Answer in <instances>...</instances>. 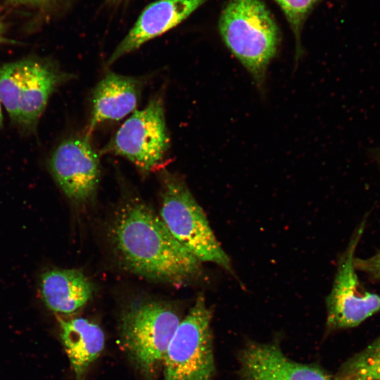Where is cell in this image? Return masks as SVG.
Segmentation results:
<instances>
[{
	"label": "cell",
	"mask_w": 380,
	"mask_h": 380,
	"mask_svg": "<svg viewBox=\"0 0 380 380\" xmlns=\"http://www.w3.org/2000/svg\"><path fill=\"white\" fill-rule=\"evenodd\" d=\"M1 30H2V27H1V25L0 23V35H1Z\"/></svg>",
	"instance_id": "21"
},
{
	"label": "cell",
	"mask_w": 380,
	"mask_h": 380,
	"mask_svg": "<svg viewBox=\"0 0 380 380\" xmlns=\"http://www.w3.org/2000/svg\"><path fill=\"white\" fill-rule=\"evenodd\" d=\"M354 266L356 270L366 274L370 279L380 281V251L367 258L355 257Z\"/></svg>",
	"instance_id": "17"
},
{
	"label": "cell",
	"mask_w": 380,
	"mask_h": 380,
	"mask_svg": "<svg viewBox=\"0 0 380 380\" xmlns=\"http://www.w3.org/2000/svg\"><path fill=\"white\" fill-rule=\"evenodd\" d=\"M181 319L172 305L152 300H134L121 312V346L146 380H153L162 367L167 346Z\"/></svg>",
	"instance_id": "3"
},
{
	"label": "cell",
	"mask_w": 380,
	"mask_h": 380,
	"mask_svg": "<svg viewBox=\"0 0 380 380\" xmlns=\"http://www.w3.org/2000/svg\"><path fill=\"white\" fill-rule=\"evenodd\" d=\"M320 0H275L283 11L293 33L296 60L302 54L301 32L308 16Z\"/></svg>",
	"instance_id": "16"
},
{
	"label": "cell",
	"mask_w": 380,
	"mask_h": 380,
	"mask_svg": "<svg viewBox=\"0 0 380 380\" xmlns=\"http://www.w3.org/2000/svg\"><path fill=\"white\" fill-rule=\"evenodd\" d=\"M51 172L57 184L70 199L84 203L93 198L100 179L99 155L89 137L63 141L49 160Z\"/></svg>",
	"instance_id": "8"
},
{
	"label": "cell",
	"mask_w": 380,
	"mask_h": 380,
	"mask_svg": "<svg viewBox=\"0 0 380 380\" xmlns=\"http://www.w3.org/2000/svg\"><path fill=\"white\" fill-rule=\"evenodd\" d=\"M366 223L365 217L339 258L332 288L326 299L328 331L357 327L380 312V295L362 286L354 266L355 251Z\"/></svg>",
	"instance_id": "7"
},
{
	"label": "cell",
	"mask_w": 380,
	"mask_h": 380,
	"mask_svg": "<svg viewBox=\"0 0 380 380\" xmlns=\"http://www.w3.org/2000/svg\"><path fill=\"white\" fill-rule=\"evenodd\" d=\"M53 0H11L13 3L18 5L39 6L50 3Z\"/></svg>",
	"instance_id": "18"
},
{
	"label": "cell",
	"mask_w": 380,
	"mask_h": 380,
	"mask_svg": "<svg viewBox=\"0 0 380 380\" xmlns=\"http://www.w3.org/2000/svg\"><path fill=\"white\" fill-rule=\"evenodd\" d=\"M212 311L198 296L181 319L165 351L164 380H213L215 373Z\"/></svg>",
	"instance_id": "5"
},
{
	"label": "cell",
	"mask_w": 380,
	"mask_h": 380,
	"mask_svg": "<svg viewBox=\"0 0 380 380\" xmlns=\"http://www.w3.org/2000/svg\"><path fill=\"white\" fill-rule=\"evenodd\" d=\"M160 217L172 235L201 262L233 273L231 260L184 181L167 171L162 175Z\"/></svg>",
	"instance_id": "4"
},
{
	"label": "cell",
	"mask_w": 380,
	"mask_h": 380,
	"mask_svg": "<svg viewBox=\"0 0 380 380\" xmlns=\"http://www.w3.org/2000/svg\"><path fill=\"white\" fill-rule=\"evenodd\" d=\"M372 159L380 167V146L372 150L371 153Z\"/></svg>",
	"instance_id": "19"
},
{
	"label": "cell",
	"mask_w": 380,
	"mask_h": 380,
	"mask_svg": "<svg viewBox=\"0 0 380 380\" xmlns=\"http://www.w3.org/2000/svg\"><path fill=\"white\" fill-rule=\"evenodd\" d=\"M39 289L47 308L64 315H72L83 308L94 291L89 278L74 269H53L44 272L40 277Z\"/></svg>",
	"instance_id": "13"
},
{
	"label": "cell",
	"mask_w": 380,
	"mask_h": 380,
	"mask_svg": "<svg viewBox=\"0 0 380 380\" xmlns=\"http://www.w3.org/2000/svg\"><path fill=\"white\" fill-rule=\"evenodd\" d=\"M205 0H158L150 4L109 57L110 65L144 43L176 27Z\"/></svg>",
	"instance_id": "11"
},
{
	"label": "cell",
	"mask_w": 380,
	"mask_h": 380,
	"mask_svg": "<svg viewBox=\"0 0 380 380\" xmlns=\"http://www.w3.org/2000/svg\"><path fill=\"white\" fill-rule=\"evenodd\" d=\"M70 77L56 66L39 60L19 61L13 93L15 122L24 127H34L51 94Z\"/></svg>",
	"instance_id": "9"
},
{
	"label": "cell",
	"mask_w": 380,
	"mask_h": 380,
	"mask_svg": "<svg viewBox=\"0 0 380 380\" xmlns=\"http://www.w3.org/2000/svg\"><path fill=\"white\" fill-rule=\"evenodd\" d=\"M109 239L122 266L140 277L181 286L201 273V262L140 199L127 200L119 207L109 227Z\"/></svg>",
	"instance_id": "1"
},
{
	"label": "cell",
	"mask_w": 380,
	"mask_h": 380,
	"mask_svg": "<svg viewBox=\"0 0 380 380\" xmlns=\"http://www.w3.org/2000/svg\"><path fill=\"white\" fill-rule=\"evenodd\" d=\"M220 36L262 90L280 44L279 27L262 0H228L219 20Z\"/></svg>",
	"instance_id": "2"
},
{
	"label": "cell",
	"mask_w": 380,
	"mask_h": 380,
	"mask_svg": "<svg viewBox=\"0 0 380 380\" xmlns=\"http://www.w3.org/2000/svg\"><path fill=\"white\" fill-rule=\"evenodd\" d=\"M170 144L163 101L156 96L125 120L101 153L122 156L148 173L163 163Z\"/></svg>",
	"instance_id": "6"
},
{
	"label": "cell",
	"mask_w": 380,
	"mask_h": 380,
	"mask_svg": "<svg viewBox=\"0 0 380 380\" xmlns=\"http://www.w3.org/2000/svg\"><path fill=\"white\" fill-rule=\"evenodd\" d=\"M60 336L75 380H85L91 365L101 354L105 334L97 324L84 317L59 319Z\"/></svg>",
	"instance_id": "14"
},
{
	"label": "cell",
	"mask_w": 380,
	"mask_h": 380,
	"mask_svg": "<svg viewBox=\"0 0 380 380\" xmlns=\"http://www.w3.org/2000/svg\"><path fill=\"white\" fill-rule=\"evenodd\" d=\"M1 99H0V128L2 126V122H3V117H2V113H1Z\"/></svg>",
	"instance_id": "20"
},
{
	"label": "cell",
	"mask_w": 380,
	"mask_h": 380,
	"mask_svg": "<svg viewBox=\"0 0 380 380\" xmlns=\"http://www.w3.org/2000/svg\"><path fill=\"white\" fill-rule=\"evenodd\" d=\"M238 359L241 380H335L317 365L290 360L276 342L249 341Z\"/></svg>",
	"instance_id": "10"
},
{
	"label": "cell",
	"mask_w": 380,
	"mask_h": 380,
	"mask_svg": "<svg viewBox=\"0 0 380 380\" xmlns=\"http://www.w3.org/2000/svg\"><path fill=\"white\" fill-rule=\"evenodd\" d=\"M335 380H380V336L339 367Z\"/></svg>",
	"instance_id": "15"
},
{
	"label": "cell",
	"mask_w": 380,
	"mask_h": 380,
	"mask_svg": "<svg viewBox=\"0 0 380 380\" xmlns=\"http://www.w3.org/2000/svg\"><path fill=\"white\" fill-rule=\"evenodd\" d=\"M145 80L109 72L97 84L92 95L91 117L86 135L108 120H120L137 107Z\"/></svg>",
	"instance_id": "12"
}]
</instances>
